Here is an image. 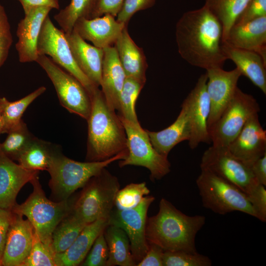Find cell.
Listing matches in <instances>:
<instances>
[{
	"label": "cell",
	"instance_id": "obj_1",
	"mask_svg": "<svg viewBox=\"0 0 266 266\" xmlns=\"http://www.w3.org/2000/svg\"><path fill=\"white\" fill-rule=\"evenodd\" d=\"M175 38L179 55L193 66L206 70L223 68L227 60L222 25L205 5L182 15L176 25Z\"/></svg>",
	"mask_w": 266,
	"mask_h": 266
},
{
	"label": "cell",
	"instance_id": "obj_2",
	"mask_svg": "<svg viewBox=\"0 0 266 266\" xmlns=\"http://www.w3.org/2000/svg\"><path fill=\"white\" fill-rule=\"evenodd\" d=\"M205 220L203 215L183 213L162 198L158 213L147 219L145 237L149 243L158 245L164 251L196 253V237Z\"/></svg>",
	"mask_w": 266,
	"mask_h": 266
},
{
	"label": "cell",
	"instance_id": "obj_3",
	"mask_svg": "<svg viewBox=\"0 0 266 266\" xmlns=\"http://www.w3.org/2000/svg\"><path fill=\"white\" fill-rule=\"evenodd\" d=\"M90 95L86 161H102L128 151L126 130L115 110L108 106L99 87Z\"/></svg>",
	"mask_w": 266,
	"mask_h": 266
},
{
	"label": "cell",
	"instance_id": "obj_4",
	"mask_svg": "<svg viewBox=\"0 0 266 266\" xmlns=\"http://www.w3.org/2000/svg\"><path fill=\"white\" fill-rule=\"evenodd\" d=\"M128 151H123L104 161L80 162L64 156L59 149L54 155L47 171L50 174L49 186L58 200H68L77 189L112 163L123 160Z\"/></svg>",
	"mask_w": 266,
	"mask_h": 266
},
{
	"label": "cell",
	"instance_id": "obj_5",
	"mask_svg": "<svg viewBox=\"0 0 266 266\" xmlns=\"http://www.w3.org/2000/svg\"><path fill=\"white\" fill-rule=\"evenodd\" d=\"M105 168L89 180L72 206L71 213L85 224L108 219L113 209L120 184Z\"/></svg>",
	"mask_w": 266,
	"mask_h": 266
},
{
	"label": "cell",
	"instance_id": "obj_6",
	"mask_svg": "<svg viewBox=\"0 0 266 266\" xmlns=\"http://www.w3.org/2000/svg\"><path fill=\"white\" fill-rule=\"evenodd\" d=\"M31 183L33 186L32 194L22 204L16 203L11 210L26 216L40 240L51 250L52 233L59 223L71 212L72 205L68 200L57 202L49 200L42 189L38 177Z\"/></svg>",
	"mask_w": 266,
	"mask_h": 266
},
{
	"label": "cell",
	"instance_id": "obj_7",
	"mask_svg": "<svg viewBox=\"0 0 266 266\" xmlns=\"http://www.w3.org/2000/svg\"><path fill=\"white\" fill-rule=\"evenodd\" d=\"M196 184L204 207L220 215L240 211L258 219L247 195L232 183L209 171L201 170Z\"/></svg>",
	"mask_w": 266,
	"mask_h": 266
},
{
	"label": "cell",
	"instance_id": "obj_8",
	"mask_svg": "<svg viewBox=\"0 0 266 266\" xmlns=\"http://www.w3.org/2000/svg\"><path fill=\"white\" fill-rule=\"evenodd\" d=\"M260 111L256 99L237 87L219 118L208 129L212 145L228 146L248 120Z\"/></svg>",
	"mask_w": 266,
	"mask_h": 266
},
{
	"label": "cell",
	"instance_id": "obj_9",
	"mask_svg": "<svg viewBox=\"0 0 266 266\" xmlns=\"http://www.w3.org/2000/svg\"><path fill=\"white\" fill-rule=\"evenodd\" d=\"M35 62L52 82L62 106L87 120L91 112V99L83 85L46 55H38Z\"/></svg>",
	"mask_w": 266,
	"mask_h": 266
},
{
	"label": "cell",
	"instance_id": "obj_10",
	"mask_svg": "<svg viewBox=\"0 0 266 266\" xmlns=\"http://www.w3.org/2000/svg\"><path fill=\"white\" fill-rule=\"evenodd\" d=\"M200 167L232 183L247 196L260 184L250 167L235 157L227 146L212 145L208 148L202 156Z\"/></svg>",
	"mask_w": 266,
	"mask_h": 266
},
{
	"label": "cell",
	"instance_id": "obj_11",
	"mask_svg": "<svg viewBox=\"0 0 266 266\" xmlns=\"http://www.w3.org/2000/svg\"><path fill=\"white\" fill-rule=\"evenodd\" d=\"M120 120L127 134L128 155L120 160V167L132 165L146 167L150 171V178L153 181L167 174L170 171V163L167 157L154 149L146 130L137 129L126 121Z\"/></svg>",
	"mask_w": 266,
	"mask_h": 266
},
{
	"label": "cell",
	"instance_id": "obj_12",
	"mask_svg": "<svg viewBox=\"0 0 266 266\" xmlns=\"http://www.w3.org/2000/svg\"><path fill=\"white\" fill-rule=\"evenodd\" d=\"M38 55H46L57 65L76 78L90 95L98 87L94 85L76 64L64 32L58 29L49 15L42 24L37 41Z\"/></svg>",
	"mask_w": 266,
	"mask_h": 266
},
{
	"label": "cell",
	"instance_id": "obj_13",
	"mask_svg": "<svg viewBox=\"0 0 266 266\" xmlns=\"http://www.w3.org/2000/svg\"><path fill=\"white\" fill-rule=\"evenodd\" d=\"M154 200V197L147 195L133 208L113 209L108 220V225L119 227L126 233L130 241L131 253L136 265L149 248V243L145 237L147 214Z\"/></svg>",
	"mask_w": 266,
	"mask_h": 266
},
{
	"label": "cell",
	"instance_id": "obj_14",
	"mask_svg": "<svg viewBox=\"0 0 266 266\" xmlns=\"http://www.w3.org/2000/svg\"><path fill=\"white\" fill-rule=\"evenodd\" d=\"M206 72L198 78L194 88L182 104L186 108L191 127L188 144L195 149L201 143L211 142L207 121L210 112V103L207 92Z\"/></svg>",
	"mask_w": 266,
	"mask_h": 266
},
{
	"label": "cell",
	"instance_id": "obj_15",
	"mask_svg": "<svg viewBox=\"0 0 266 266\" xmlns=\"http://www.w3.org/2000/svg\"><path fill=\"white\" fill-rule=\"evenodd\" d=\"M207 92L210 103V112L207 121L208 130L219 118L232 99L241 76L240 71L234 69L226 71L221 67L206 70Z\"/></svg>",
	"mask_w": 266,
	"mask_h": 266
},
{
	"label": "cell",
	"instance_id": "obj_16",
	"mask_svg": "<svg viewBox=\"0 0 266 266\" xmlns=\"http://www.w3.org/2000/svg\"><path fill=\"white\" fill-rule=\"evenodd\" d=\"M11 211L12 219L0 263L4 266H21L31 250L35 231L28 219Z\"/></svg>",
	"mask_w": 266,
	"mask_h": 266
},
{
	"label": "cell",
	"instance_id": "obj_17",
	"mask_svg": "<svg viewBox=\"0 0 266 266\" xmlns=\"http://www.w3.org/2000/svg\"><path fill=\"white\" fill-rule=\"evenodd\" d=\"M227 147L235 157L249 166L266 154V131L260 122L258 113L248 120Z\"/></svg>",
	"mask_w": 266,
	"mask_h": 266
},
{
	"label": "cell",
	"instance_id": "obj_18",
	"mask_svg": "<svg viewBox=\"0 0 266 266\" xmlns=\"http://www.w3.org/2000/svg\"><path fill=\"white\" fill-rule=\"evenodd\" d=\"M53 9L48 6L32 9L18 24L16 49L20 63L35 62L38 56L37 41L44 20Z\"/></svg>",
	"mask_w": 266,
	"mask_h": 266
},
{
	"label": "cell",
	"instance_id": "obj_19",
	"mask_svg": "<svg viewBox=\"0 0 266 266\" xmlns=\"http://www.w3.org/2000/svg\"><path fill=\"white\" fill-rule=\"evenodd\" d=\"M38 173L15 163L0 149V208L11 209L21 188L38 177Z\"/></svg>",
	"mask_w": 266,
	"mask_h": 266
},
{
	"label": "cell",
	"instance_id": "obj_20",
	"mask_svg": "<svg viewBox=\"0 0 266 266\" xmlns=\"http://www.w3.org/2000/svg\"><path fill=\"white\" fill-rule=\"evenodd\" d=\"M127 25L107 14L93 19L80 18L75 23L73 29L85 40L104 49L114 45Z\"/></svg>",
	"mask_w": 266,
	"mask_h": 266
},
{
	"label": "cell",
	"instance_id": "obj_21",
	"mask_svg": "<svg viewBox=\"0 0 266 266\" xmlns=\"http://www.w3.org/2000/svg\"><path fill=\"white\" fill-rule=\"evenodd\" d=\"M65 34L76 64L91 82L99 87L101 78L103 49L89 44L74 29Z\"/></svg>",
	"mask_w": 266,
	"mask_h": 266
},
{
	"label": "cell",
	"instance_id": "obj_22",
	"mask_svg": "<svg viewBox=\"0 0 266 266\" xmlns=\"http://www.w3.org/2000/svg\"><path fill=\"white\" fill-rule=\"evenodd\" d=\"M223 42L235 48L254 51L266 62V16L233 25Z\"/></svg>",
	"mask_w": 266,
	"mask_h": 266
},
{
	"label": "cell",
	"instance_id": "obj_23",
	"mask_svg": "<svg viewBox=\"0 0 266 266\" xmlns=\"http://www.w3.org/2000/svg\"><path fill=\"white\" fill-rule=\"evenodd\" d=\"M104 50L101 78L100 86L108 106L118 110L120 96L126 76L120 63L114 46Z\"/></svg>",
	"mask_w": 266,
	"mask_h": 266
},
{
	"label": "cell",
	"instance_id": "obj_24",
	"mask_svg": "<svg viewBox=\"0 0 266 266\" xmlns=\"http://www.w3.org/2000/svg\"><path fill=\"white\" fill-rule=\"evenodd\" d=\"M108 220L100 219L86 225L66 250L54 255L56 266L80 265L97 237L108 225Z\"/></svg>",
	"mask_w": 266,
	"mask_h": 266
},
{
	"label": "cell",
	"instance_id": "obj_25",
	"mask_svg": "<svg viewBox=\"0 0 266 266\" xmlns=\"http://www.w3.org/2000/svg\"><path fill=\"white\" fill-rule=\"evenodd\" d=\"M120 63L126 77L145 84L148 67L142 49L138 46L130 35L127 26L114 44Z\"/></svg>",
	"mask_w": 266,
	"mask_h": 266
},
{
	"label": "cell",
	"instance_id": "obj_26",
	"mask_svg": "<svg viewBox=\"0 0 266 266\" xmlns=\"http://www.w3.org/2000/svg\"><path fill=\"white\" fill-rule=\"evenodd\" d=\"M227 59L232 60L241 75L247 77L264 94H266V62L258 53L232 47L223 42Z\"/></svg>",
	"mask_w": 266,
	"mask_h": 266
},
{
	"label": "cell",
	"instance_id": "obj_27",
	"mask_svg": "<svg viewBox=\"0 0 266 266\" xmlns=\"http://www.w3.org/2000/svg\"><path fill=\"white\" fill-rule=\"evenodd\" d=\"M146 131L154 149L167 157L175 146L190 138L191 127L186 107L182 104L178 117L168 127L158 132Z\"/></svg>",
	"mask_w": 266,
	"mask_h": 266
},
{
	"label": "cell",
	"instance_id": "obj_28",
	"mask_svg": "<svg viewBox=\"0 0 266 266\" xmlns=\"http://www.w3.org/2000/svg\"><path fill=\"white\" fill-rule=\"evenodd\" d=\"M108 250L106 266H134L129 238L122 229L108 225L103 231Z\"/></svg>",
	"mask_w": 266,
	"mask_h": 266
},
{
	"label": "cell",
	"instance_id": "obj_29",
	"mask_svg": "<svg viewBox=\"0 0 266 266\" xmlns=\"http://www.w3.org/2000/svg\"><path fill=\"white\" fill-rule=\"evenodd\" d=\"M59 149L57 145L35 136L17 161L20 166L29 170H47L54 155Z\"/></svg>",
	"mask_w": 266,
	"mask_h": 266
},
{
	"label": "cell",
	"instance_id": "obj_30",
	"mask_svg": "<svg viewBox=\"0 0 266 266\" xmlns=\"http://www.w3.org/2000/svg\"><path fill=\"white\" fill-rule=\"evenodd\" d=\"M46 90L41 86L33 92L16 101H9L6 98H1V134L7 133L23 120L22 117L27 107Z\"/></svg>",
	"mask_w": 266,
	"mask_h": 266
},
{
	"label": "cell",
	"instance_id": "obj_31",
	"mask_svg": "<svg viewBox=\"0 0 266 266\" xmlns=\"http://www.w3.org/2000/svg\"><path fill=\"white\" fill-rule=\"evenodd\" d=\"M250 0H205L204 5L218 19L223 28V42Z\"/></svg>",
	"mask_w": 266,
	"mask_h": 266
},
{
	"label": "cell",
	"instance_id": "obj_32",
	"mask_svg": "<svg viewBox=\"0 0 266 266\" xmlns=\"http://www.w3.org/2000/svg\"><path fill=\"white\" fill-rule=\"evenodd\" d=\"M86 225L71 212L66 216L57 226L52 234L51 248L54 255L66 250Z\"/></svg>",
	"mask_w": 266,
	"mask_h": 266
},
{
	"label": "cell",
	"instance_id": "obj_33",
	"mask_svg": "<svg viewBox=\"0 0 266 266\" xmlns=\"http://www.w3.org/2000/svg\"><path fill=\"white\" fill-rule=\"evenodd\" d=\"M145 84L134 79L126 77L122 89L118 109V116L134 128L142 130L135 111L138 96Z\"/></svg>",
	"mask_w": 266,
	"mask_h": 266
},
{
	"label": "cell",
	"instance_id": "obj_34",
	"mask_svg": "<svg viewBox=\"0 0 266 266\" xmlns=\"http://www.w3.org/2000/svg\"><path fill=\"white\" fill-rule=\"evenodd\" d=\"M7 134L5 140L0 143V149L8 158L17 161L35 136L30 132L23 120Z\"/></svg>",
	"mask_w": 266,
	"mask_h": 266
},
{
	"label": "cell",
	"instance_id": "obj_35",
	"mask_svg": "<svg viewBox=\"0 0 266 266\" xmlns=\"http://www.w3.org/2000/svg\"><path fill=\"white\" fill-rule=\"evenodd\" d=\"M94 0H71L54 18L65 33L71 32L76 21L81 18L89 19Z\"/></svg>",
	"mask_w": 266,
	"mask_h": 266
},
{
	"label": "cell",
	"instance_id": "obj_36",
	"mask_svg": "<svg viewBox=\"0 0 266 266\" xmlns=\"http://www.w3.org/2000/svg\"><path fill=\"white\" fill-rule=\"evenodd\" d=\"M149 193L150 190L144 182L129 184L119 190L115 197L114 206L119 210L133 208Z\"/></svg>",
	"mask_w": 266,
	"mask_h": 266
},
{
	"label": "cell",
	"instance_id": "obj_37",
	"mask_svg": "<svg viewBox=\"0 0 266 266\" xmlns=\"http://www.w3.org/2000/svg\"><path fill=\"white\" fill-rule=\"evenodd\" d=\"M211 259L207 256L185 251H164L163 266H210Z\"/></svg>",
	"mask_w": 266,
	"mask_h": 266
},
{
	"label": "cell",
	"instance_id": "obj_38",
	"mask_svg": "<svg viewBox=\"0 0 266 266\" xmlns=\"http://www.w3.org/2000/svg\"><path fill=\"white\" fill-rule=\"evenodd\" d=\"M21 266H56L52 250L35 232L31 250Z\"/></svg>",
	"mask_w": 266,
	"mask_h": 266
},
{
	"label": "cell",
	"instance_id": "obj_39",
	"mask_svg": "<svg viewBox=\"0 0 266 266\" xmlns=\"http://www.w3.org/2000/svg\"><path fill=\"white\" fill-rule=\"evenodd\" d=\"M108 250L103 232L95 240L84 261L83 266H106Z\"/></svg>",
	"mask_w": 266,
	"mask_h": 266
},
{
	"label": "cell",
	"instance_id": "obj_40",
	"mask_svg": "<svg viewBox=\"0 0 266 266\" xmlns=\"http://www.w3.org/2000/svg\"><path fill=\"white\" fill-rule=\"evenodd\" d=\"M12 42L8 17L4 7L0 3V67L6 61Z\"/></svg>",
	"mask_w": 266,
	"mask_h": 266
},
{
	"label": "cell",
	"instance_id": "obj_41",
	"mask_svg": "<svg viewBox=\"0 0 266 266\" xmlns=\"http://www.w3.org/2000/svg\"><path fill=\"white\" fill-rule=\"evenodd\" d=\"M155 0H124L117 15V21L125 24H128L132 17L140 10L153 6Z\"/></svg>",
	"mask_w": 266,
	"mask_h": 266
},
{
	"label": "cell",
	"instance_id": "obj_42",
	"mask_svg": "<svg viewBox=\"0 0 266 266\" xmlns=\"http://www.w3.org/2000/svg\"><path fill=\"white\" fill-rule=\"evenodd\" d=\"M124 0H94L89 19L110 14L116 17Z\"/></svg>",
	"mask_w": 266,
	"mask_h": 266
},
{
	"label": "cell",
	"instance_id": "obj_43",
	"mask_svg": "<svg viewBox=\"0 0 266 266\" xmlns=\"http://www.w3.org/2000/svg\"><path fill=\"white\" fill-rule=\"evenodd\" d=\"M264 16H266V0H250L234 24H243Z\"/></svg>",
	"mask_w": 266,
	"mask_h": 266
},
{
	"label": "cell",
	"instance_id": "obj_44",
	"mask_svg": "<svg viewBox=\"0 0 266 266\" xmlns=\"http://www.w3.org/2000/svg\"><path fill=\"white\" fill-rule=\"evenodd\" d=\"M249 201L262 222L266 221V190L265 186L260 184L256 189L248 196Z\"/></svg>",
	"mask_w": 266,
	"mask_h": 266
},
{
	"label": "cell",
	"instance_id": "obj_45",
	"mask_svg": "<svg viewBox=\"0 0 266 266\" xmlns=\"http://www.w3.org/2000/svg\"><path fill=\"white\" fill-rule=\"evenodd\" d=\"M164 251L158 245L149 243V248L137 266H163Z\"/></svg>",
	"mask_w": 266,
	"mask_h": 266
},
{
	"label": "cell",
	"instance_id": "obj_46",
	"mask_svg": "<svg viewBox=\"0 0 266 266\" xmlns=\"http://www.w3.org/2000/svg\"><path fill=\"white\" fill-rule=\"evenodd\" d=\"M12 216L11 209L0 208V261L4 249Z\"/></svg>",
	"mask_w": 266,
	"mask_h": 266
},
{
	"label": "cell",
	"instance_id": "obj_47",
	"mask_svg": "<svg viewBox=\"0 0 266 266\" xmlns=\"http://www.w3.org/2000/svg\"><path fill=\"white\" fill-rule=\"evenodd\" d=\"M249 167L257 181L266 186V154L254 161Z\"/></svg>",
	"mask_w": 266,
	"mask_h": 266
},
{
	"label": "cell",
	"instance_id": "obj_48",
	"mask_svg": "<svg viewBox=\"0 0 266 266\" xmlns=\"http://www.w3.org/2000/svg\"><path fill=\"white\" fill-rule=\"evenodd\" d=\"M21 4L24 14L33 8L40 6H48L59 9V0H17Z\"/></svg>",
	"mask_w": 266,
	"mask_h": 266
},
{
	"label": "cell",
	"instance_id": "obj_49",
	"mask_svg": "<svg viewBox=\"0 0 266 266\" xmlns=\"http://www.w3.org/2000/svg\"><path fill=\"white\" fill-rule=\"evenodd\" d=\"M1 98H0V134H1Z\"/></svg>",
	"mask_w": 266,
	"mask_h": 266
},
{
	"label": "cell",
	"instance_id": "obj_50",
	"mask_svg": "<svg viewBox=\"0 0 266 266\" xmlns=\"http://www.w3.org/2000/svg\"></svg>",
	"mask_w": 266,
	"mask_h": 266
}]
</instances>
